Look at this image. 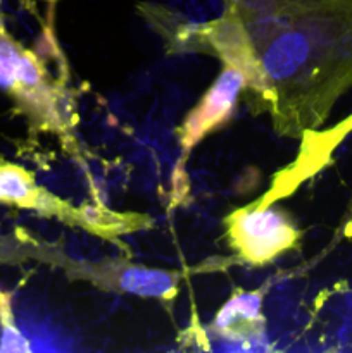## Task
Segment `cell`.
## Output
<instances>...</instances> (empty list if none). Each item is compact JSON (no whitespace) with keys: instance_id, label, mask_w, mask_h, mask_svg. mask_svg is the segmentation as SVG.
<instances>
[{"instance_id":"6da1fadb","label":"cell","mask_w":352,"mask_h":353,"mask_svg":"<svg viewBox=\"0 0 352 353\" xmlns=\"http://www.w3.org/2000/svg\"><path fill=\"white\" fill-rule=\"evenodd\" d=\"M200 38L268 105L276 131L299 137L352 88V0H223Z\"/></svg>"},{"instance_id":"7a4b0ae2","label":"cell","mask_w":352,"mask_h":353,"mask_svg":"<svg viewBox=\"0 0 352 353\" xmlns=\"http://www.w3.org/2000/svg\"><path fill=\"white\" fill-rule=\"evenodd\" d=\"M0 90L38 131L64 133L69 112L64 93L48 76L43 62L7 31L0 19Z\"/></svg>"},{"instance_id":"3957f363","label":"cell","mask_w":352,"mask_h":353,"mask_svg":"<svg viewBox=\"0 0 352 353\" xmlns=\"http://www.w3.org/2000/svg\"><path fill=\"white\" fill-rule=\"evenodd\" d=\"M0 203L38 212L40 216L57 217L69 226H78L102 238L137 228L135 216H119L99 209L79 210L40 186L35 174L23 165L12 162H0Z\"/></svg>"},{"instance_id":"277c9868","label":"cell","mask_w":352,"mask_h":353,"mask_svg":"<svg viewBox=\"0 0 352 353\" xmlns=\"http://www.w3.org/2000/svg\"><path fill=\"white\" fill-rule=\"evenodd\" d=\"M235 254L252 265L276 261L299 245L300 231L283 210L273 205L244 207L224 219Z\"/></svg>"},{"instance_id":"5b68a950","label":"cell","mask_w":352,"mask_h":353,"mask_svg":"<svg viewBox=\"0 0 352 353\" xmlns=\"http://www.w3.org/2000/svg\"><path fill=\"white\" fill-rule=\"evenodd\" d=\"M247 86L245 74L235 65L224 64L223 71L204 93L200 102L186 114L178 128L179 145L185 152L195 148L207 134L214 133L231 117L238 95Z\"/></svg>"},{"instance_id":"8992f818","label":"cell","mask_w":352,"mask_h":353,"mask_svg":"<svg viewBox=\"0 0 352 353\" xmlns=\"http://www.w3.org/2000/svg\"><path fill=\"white\" fill-rule=\"evenodd\" d=\"M264 290L237 292L216 314L213 330L226 341H255L264 336Z\"/></svg>"},{"instance_id":"52a82bcc","label":"cell","mask_w":352,"mask_h":353,"mask_svg":"<svg viewBox=\"0 0 352 353\" xmlns=\"http://www.w3.org/2000/svg\"><path fill=\"white\" fill-rule=\"evenodd\" d=\"M178 274L164 269L145 268L138 264H121L110 271L109 288L141 299L173 300L178 295Z\"/></svg>"},{"instance_id":"ba28073f","label":"cell","mask_w":352,"mask_h":353,"mask_svg":"<svg viewBox=\"0 0 352 353\" xmlns=\"http://www.w3.org/2000/svg\"><path fill=\"white\" fill-rule=\"evenodd\" d=\"M0 350L2 352H28L26 338L14 321L10 296L0 288Z\"/></svg>"},{"instance_id":"9c48e42d","label":"cell","mask_w":352,"mask_h":353,"mask_svg":"<svg viewBox=\"0 0 352 353\" xmlns=\"http://www.w3.org/2000/svg\"><path fill=\"white\" fill-rule=\"evenodd\" d=\"M55 3H57V0H48V7H50V12H54V7H55Z\"/></svg>"}]
</instances>
